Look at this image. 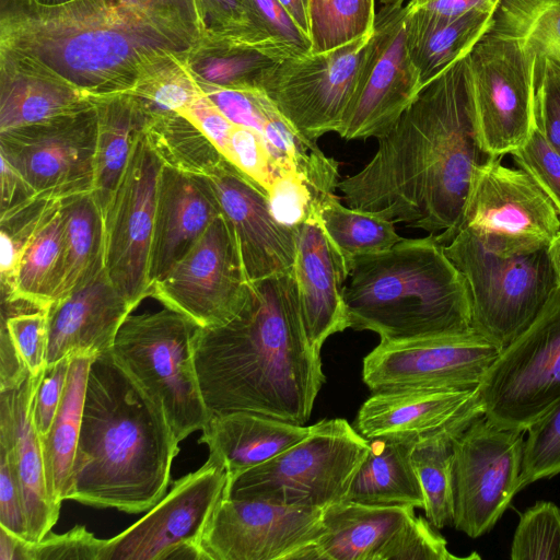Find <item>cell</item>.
<instances>
[{
    "instance_id": "6da1fadb",
    "label": "cell",
    "mask_w": 560,
    "mask_h": 560,
    "mask_svg": "<svg viewBox=\"0 0 560 560\" xmlns=\"http://www.w3.org/2000/svg\"><path fill=\"white\" fill-rule=\"evenodd\" d=\"M480 144L467 56L427 84L373 158L338 183L346 205L436 234L456 231L477 171L494 160Z\"/></svg>"
},
{
    "instance_id": "7a4b0ae2",
    "label": "cell",
    "mask_w": 560,
    "mask_h": 560,
    "mask_svg": "<svg viewBox=\"0 0 560 560\" xmlns=\"http://www.w3.org/2000/svg\"><path fill=\"white\" fill-rule=\"evenodd\" d=\"M201 37L161 0H1L0 51L39 66L93 101L127 93L147 65L186 52Z\"/></svg>"
},
{
    "instance_id": "3957f363",
    "label": "cell",
    "mask_w": 560,
    "mask_h": 560,
    "mask_svg": "<svg viewBox=\"0 0 560 560\" xmlns=\"http://www.w3.org/2000/svg\"><path fill=\"white\" fill-rule=\"evenodd\" d=\"M194 355L210 415L253 412L299 425L325 383L307 339L292 270L249 281L229 323L197 330Z\"/></svg>"
},
{
    "instance_id": "277c9868",
    "label": "cell",
    "mask_w": 560,
    "mask_h": 560,
    "mask_svg": "<svg viewBox=\"0 0 560 560\" xmlns=\"http://www.w3.org/2000/svg\"><path fill=\"white\" fill-rule=\"evenodd\" d=\"M179 442L162 408L110 351L90 365L68 500L126 513L164 495Z\"/></svg>"
},
{
    "instance_id": "5b68a950",
    "label": "cell",
    "mask_w": 560,
    "mask_h": 560,
    "mask_svg": "<svg viewBox=\"0 0 560 560\" xmlns=\"http://www.w3.org/2000/svg\"><path fill=\"white\" fill-rule=\"evenodd\" d=\"M444 246L429 234L355 257L343 289L349 328L381 340L474 330L466 281Z\"/></svg>"
},
{
    "instance_id": "8992f818",
    "label": "cell",
    "mask_w": 560,
    "mask_h": 560,
    "mask_svg": "<svg viewBox=\"0 0 560 560\" xmlns=\"http://www.w3.org/2000/svg\"><path fill=\"white\" fill-rule=\"evenodd\" d=\"M548 246L493 250L468 229L444 246L466 281L472 329L502 350L529 327L558 287Z\"/></svg>"
},
{
    "instance_id": "52a82bcc",
    "label": "cell",
    "mask_w": 560,
    "mask_h": 560,
    "mask_svg": "<svg viewBox=\"0 0 560 560\" xmlns=\"http://www.w3.org/2000/svg\"><path fill=\"white\" fill-rule=\"evenodd\" d=\"M162 305L150 313L136 315L132 311L121 324L110 353L162 408L180 442L201 430L211 416L195 364L194 340L199 326Z\"/></svg>"
},
{
    "instance_id": "ba28073f",
    "label": "cell",
    "mask_w": 560,
    "mask_h": 560,
    "mask_svg": "<svg viewBox=\"0 0 560 560\" xmlns=\"http://www.w3.org/2000/svg\"><path fill=\"white\" fill-rule=\"evenodd\" d=\"M369 448L346 419H324L299 443L226 482L223 497L324 510L346 500Z\"/></svg>"
},
{
    "instance_id": "9c48e42d",
    "label": "cell",
    "mask_w": 560,
    "mask_h": 560,
    "mask_svg": "<svg viewBox=\"0 0 560 560\" xmlns=\"http://www.w3.org/2000/svg\"><path fill=\"white\" fill-rule=\"evenodd\" d=\"M467 60L479 142L495 156L510 154L536 128L537 54L491 25Z\"/></svg>"
},
{
    "instance_id": "30bf717a",
    "label": "cell",
    "mask_w": 560,
    "mask_h": 560,
    "mask_svg": "<svg viewBox=\"0 0 560 560\" xmlns=\"http://www.w3.org/2000/svg\"><path fill=\"white\" fill-rule=\"evenodd\" d=\"M478 394L487 419L525 432L560 399V287L529 327L500 352Z\"/></svg>"
},
{
    "instance_id": "8fae6325",
    "label": "cell",
    "mask_w": 560,
    "mask_h": 560,
    "mask_svg": "<svg viewBox=\"0 0 560 560\" xmlns=\"http://www.w3.org/2000/svg\"><path fill=\"white\" fill-rule=\"evenodd\" d=\"M525 431L485 415L453 441V525L470 538L488 533L517 493Z\"/></svg>"
},
{
    "instance_id": "7c38bea8",
    "label": "cell",
    "mask_w": 560,
    "mask_h": 560,
    "mask_svg": "<svg viewBox=\"0 0 560 560\" xmlns=\"http://www.w3.org/2000/svg\"><path fill=\"white\" fill-rule=\"evenodd\" d=\"M94 104L46 121L0 131V156L38 200L63 201L94 190Z\"/></svg>"
},
{
    "instance_id": "4fadbf2b",
    "label": "cell",
    "mask_w": 560,
    "mask_h": 560,
    "mask_svg": "<svg viewBox=\"0 0 560 560\" xmlns=\"http://www.w3.org/2000/svg\"><path fill=\"white\" fill-rule=\"evenodd\" d=\"M373 34V33H372ZM371 35L275 65L260 90L306 139L338 132L354 93Z\"/></svg>"
},
{
    "instance_id": "5bb4252c",
    "label": "cell",
    "mask_w": 560,
    "mask_h": 560,
    "mask_svg": "<svg viewBox=\"0 0 560 560\" xmlns=\"http://www.w3.org/2000/svg\"><path fill=\"white\" fill-rule=\"evenodd\" d=\"M501 159L495 158L475 174L453 236L468 229L493 250L549 245L560 231L559 212L527 173L502 165Z\"/></svg>"
},
{
    "instance_id": "9a60e30c",
    "label": "cell",
    "mask_w": 560,
    "mask_h": 560,
    "mask_svg": "<svg viewBox=\"0 0 560 560\" xmlns=\"http://www.w3.org/2000/svg\"><path fill=\"white\" fill-rule=\"evenodd\" d=\"M162 166L141 133L103 211L105 271L114 287L136 306L151 295L150 258Z\"/></svg>"
},
{
    "instance_id": "2e32d148",
    "label": "cell",
    "mask_w": 560,
    "mask_h": 560,
    "mask_svg": "<svg viewBox=\"0 0 560 560\" xmlns=\"http://www.w3.org/2000/svg\"><path fill=\"white\" fill-rule=\"evenodd\" d=\"M380 9L354 93L337 132L346 140L378 139L423 89L406 44L405 3Z\"/></svg>"
},
{
    "instance_id": "e0dca14e",
    "label": "cell",
    "mask_w": 560,
    "mask_h": 560,
    "mask_svg": "<svg viewBox=\"0 0 560 560\" xmlns=\"http://www.w3.org/2000/svg\"><path fill=\"white\" fill-rule=\"evenodd\" d=\"M249 281L220 214L196 245L151 287V296L201 328L222 326L245 303Z\"/></svg>"
},
{
    "instance_id": "ac0fdd59",
    "label": "cell",
    "mask_w": 560,
    "mask_h": 560,
    "mask_svg": "<svg viewBox=\"0 0 560 560\" xmlns=\"http://www.w3.org/2000/svg\"><path fill=\"white\" fill-rule=\"evenodd\" d=\"M501 351L475 330L381 340L363 359L362 376L373 392L406 387L472 389Z\"/></svg>"
},
{
    "instance_id": "d6986e66",
    "label": "cell",
    "mask_w": 560,
    "mask_h": 560,
    "mask_svg": "<svg viewBox=\"0 0 560 560\" xmlns=\"http://www.w3.org/2000/svg\"><path fill=\"white\" fill-rule=\"evenodd\" d=\"M323 532L320 509L222 497L200 546L208 560H296Z\"/></svg>"
},
{
    "instance_id": "ffe728a7",
    "label": "cell",
    "mask_w": 560,
    "mask_h": 560,
    "mask_svg": "<svg viewBox=\"0 0 560 560\" xmlns=\"http://www.w3.org/2000/svg\"><path fill=\"white\" fill-rule=\"evenodd\" d=\"M226 482L224 466L209 456L199 469L176 480L144 516L106 539L100 560H166L183 544H200Z\"/></svg>"
},
{
    "instance_id": "44dd1931",
    "label": "cell",
    "mask_w": 560,
    "mask_h": 560,
    "mask_svg": "<svg viewBox=\"0 0 560 560\" xmlns=\"http://www.w3.org/2000/svg\"><path fill=\"white\" fill-rule=\"evenodd\" d=\"M206 178L233 234L248 281L292 270L294 229L275 217L268 194L229 160Z\"/></svg>"
},
{
    "instance_id": "7402d4cb",
    "label": "cell",
    "mask_w": 560,
    "mask_h": 560,
    "mask_svg": "<svg viewBox=\"0 0 560 560\" xmlns=\"http://www.w3.org/2000/svg\"><path fill=\"white\" fill-rule=\"evenodd\" d=\"M292 273L304 329L320 351L334 334L349 328L343 289L350 273L346 260L324 231L317 211L294 228Z\"/></svg>"
},
{
    "instance_id": "603a6c76",
    "label": "cell",
    "mask_w": 560,
    "mask_h": 560,
    "mask_svg": "<svg viewBox=\"0 0 560 560\" xmlns=\"http://www.w3.org/2000/svg\"><path fill=\"white\" fill-rule=\"evenodd\" d=\"M44 372L30 375L18 387L0 390V445L10 453L22 491L27 539L34 542L50 533L60 512L48 495L40 438L33 419Z\"/></svg>"
},
{
    "instance_id": "cb8c5ba5",
    "label": "cell",
    "mask_w": 560,
    "mask_h": 560,
    "mask_svg": "<svg viewBox=\"0 0 560 560\" xmlns=\"http://www.w3.org/2000/svg\"><path fill=\"white\" fill-rule=\"evenodd\" d=\"M137 307L114 287L104 269L49 306L47 365L65 357L110 351L121 324Z\"/></svg>"
},
{
    "instance_id": "d4e9b609",
    "label": "cell",
    "mask_w": 560,
    "mask_h": 560,
    "mask_svg": "<svg viewBox=\"0 0 560 560\" xmlns=\"http://www.w3.org/2000/svg\"><path fill=\"white\" fill-rule=\"evenodd\" d=\"M220 215L206 177L162 166L150 258V282L162 278Z\"/></svg>"
},
{
    "instance_id": "484cf974",
    "label": "cell",
    "mask_w": 560,
    "mask_h": 560,
    "mask_svg": "<svg viewBox=\"0 0 560 560\" xmlns=\"http://www.w3.org/2000/svg\"><path fill=\"white\" fill-rule=\"evenodd\" d=\"M481 405L478 387H406L374 392L360 407L355 429L368 440H418Z\"/></svg>"
},
{
    "instance_id": "4316f807",
    "label": "cell",
    "mask_w": 560,
    "mask_h": 560,
    "mask_svg": "<svg viewBox=\"0 0 560 560\" xmlns=\"http://www.w3.org/2000/svg\"><path fill=\"white\" fill-rule=\"evenodd\" d=\"M415 515L413 505L345 500L323 510L324 532L296 560H380L385 546Z\"/></svg>"
},
{
    "instance_id": "83f0119b",
    "label": "cell",
    "mask_w": 560,
    "mask_h": 560,
    "mask_svg": "<svg viewBox=\"0 0 560 560\" xmlns=\"http://www.w3.org/2000/svg\"><path fill=\"white\" fill-rule=\"evenodd\" d=\"M201 431L199 443L224 466L229 482L305 439L311 425L240 411L211 415Z\"/></svg>"
},
{
    "instance_id": "f1b7e54d",
    "label": "cell",
    "mask_w": 560,
    "mask_h": 560,
    "mask_svg": "<svg viewBox=\"0 0 560 560\" xmlns=\"http://www.w3.org/2000/svg\"><path fill=\"white\" fill-rule=\"evenodd\" d=\"M94 101L54 73L0 51V131L70 114Z\"/></svg>"
},
{
    "instance_id": "f546056e",
    "label": "cell",
    "mask_w": 560,
    "mask_h": 560,
    "mask_svg": "<svg viewBox=\"0 0 560 560\" xmlns=\"http://www.w3.org/2000/svg\"><path fill=\"white\" fill-rule=\"evenodd\" d=\"M406 44L422 88L466 57L491 27L492 12L470 11L446 19L405 5Z\"/></svg>"
},
{
    "instance_id": "4dcf8cb0",
    "label": "cell",
    "mask_w": 560,
    "mask_h": 560,
    "mask_svg": "<svg viewBox=\"0 0 560 560\" xmlns=\"http://www.w3.org/2000/svg\"><path fill=\"white\" fill-rule=\"evenodd\" d=\"M284 59L270 45L236 36H202L187 52L200 84L238 90H260L265 74Z\"/></svg>"
},
{
    "instance_id": "1f68e13d",
    "label": "cell",
    "mask_w": 560,
    "mask_h": 560,
    "mask_svg": "<svg viewBox=\"0 0 560 560\" xmlns=\"http://www.w3.org/2000/svg\"><path fill=\"white\" fill-rule=\"evenodd\" d=\"M369 442L346 500L423 509V492L411 460L417 440L376 438Z\"/></svg>"
},
{
    "instance_id": "d6a6232c",
    "label": "cell",
    "mask_w": 560,
    "mask_h": 560,
    "mask_svg": "<svg viewBox=\"0 0 560 560\" xmlns=\"http://www.w3.org/2000/svg\"><path fill=\"white\" fill-rule=\"evenodd\" d=\"M95 357L72 355L65 393L56 417L40 438L48 495L60 509L68 500L75 457L89 370Z\"/></svg>"
},
{
    "instance_id": "836d02e7",
    "label": "cell",
    "mask_w": 560,
    "mask_h": 560,
    "mask_svg": "<svg viewBox=\"0 0 560 560\" xmlns=\"http://www.w3.org/2000/svg\"><path fill=\"white\" fill-rule=\"evenodd\" d=\"M96 110L93 194L102 211L116 190L147 118L127 93L94 101Z\"/></svg>"
},
{
    "instance_id": "e575fe53",
    "label": "cell",
    "mask_w": 560,
    "mask_h": 560,
    "mask_svg": "<svg viewBox=\"0 0 560 560\" xmlns=\"http://www.w3.org/2000/svg\"><path fill=\"white\" fill-rule=\"evenodd\" d=\"M60 210L63 245L55 302L84 287L105 269L104 218L93 191L61 201Z\"/></svg>"
},
{
    "instance_id": "d590c367",
    "label": "cell",
    "mask_w": 560,
    "mask_h": 560,
    "mask_svg": "<svg viewBox=\"0 0 560 560\" xmlns=\"http://www.w3.org/2000/svg\"><path fill=\"white\" fill-rule=\"evenodd\" d=\"M61 201H51L25 238L18 262L15 294L7 304L48 308L56 300L63 245Z\"/></svg>"
},
{
    "instance_id": "8d00e7d4",
    "label": "cell",
    "mask_w": 560,
    "mask_h": 560,
    "mask_svg": "<svg viewBox=\"0 0 560 560\" xmlns=\"http://www.w3.org/2000/svg\"><path fill=\"white\" fill-rule=\"evenodd\" d=\"M481 415L483 408L479 405L448 425L418 439L411 453L423 492L425 517L436 529L453 525V441Z\"/></svg>"
},
{
    "instance_id": "74e56055",
    "label": "cell",
    "mask_w": 560,
    "mask_h": 560,
    "mask_svg": "<svg viewBox=\"0 0 560 560\" xmlns=\"http://www.w3.org/2000/svg\"><path fill=\"white\" fill-rule=\"evenodd\" d=\"M48 308L2 304L0 390L18 387L30 375L35 376L46 369Z\"/></svg>"
},
{
    "instance_id": "f35d334b",
    "label": "cell",
    "mask_w": 560,
    "mask_h": 560,
    "mask_svg": "<svg viewBox=\"0 0 560 560\" xmlns=\"http://www.w3.org/2000/svg\"><path fill=\"white\" fill-rule=\"evenodd\" d=\"M143 137L164 166L207 177L226 160L213 142L184 114L149 118Z\"/></svg>"
},
{
    "instance_id": "ab89813d",
    "label": "cell",
    "mask_w": 560,
    "mask_h": 560,
    "mask_svg": "<svg viewBox=\"0 0 560 560\" xmlns=\"http://www.w3.org/2000/svg\"><path fill=\"white\" fill-rule=\"evenodd\" d=\"M188 51L155 58L141 70L127 92L147 119L183 113L203 93L188 66Z\"/></svg>"
},
{
    "instance_id": "60d3db41",
    "label": "cell",
    "mask_w": 560,
    "mask_h": 560,
    "mask_svg": "<svg viewBox=\"0 0 560 560\" xmlns=\"http://www.w3.org/2000/svg\"><path fill=\"white\" fill-rule=\"evenodd\" d=\"M317 215L350 270L355 257L388 249L404 238L396 232L394 222L343 206L336 192L320 200Z\"/></svg>"
},
{
    "instance_id": "b9f144b4",
    "label": "cell",
    "mask_w": 560,
    "mask_h": 560,
    "mask_svg": "<svg viewBox=\"0 0 560 560\" xmlns=\"http://www.w3.org/2000/svg\"><path fill=\"white\" fill-rule=\"evenodd\" d=\"M492 26L560 65V0H501Z\"/></svg>"
},
{
    "instance_id": "7bdbcfd3",
    "label": "cell",
    "mask_w": 560,
    "mask_h": 560,
    "mask_svg": "<svg viewBox=\"0 0 560 560\" xmlns=\"http://www.w3.org/2000/svg\"><path fill=\"white\" fill-rule=\"evenodd\" d=\"M376 0H311V52L331 50L371 35Z\"/></svg>"
},
{
    "instance_id": "ee69618b",
    "label": "cell",
    "mask_w": 560,
    "mask_h": 560,
    "mask_svg": "<svg viewBox=\"0 0 560 560\" xmlns=\"http://www.w3.org/2000/svg\"><path fill=\"white\" fill-rule=\"evenodd\" d=\"M510 557L513 560H560L558 505L537 501L520 515Z\"/></svg>"
},
{
    "instance_id": "f6af8a7d",
    "label": "cell",
    "mask_w": 560,
    "mask_h": 560,
    "mask_svg": "<svg viewBox=\"0 0 560 560\" xmlns=\"http://www.w3.org/2000/svg\"><path fill=\"white\" fill-rule=\"evenodd\" d=\"M525 433L517 492L560 474V399Z\"/></svg>"
},
{
    "instance_id": "bcb514c9",
    "label": "cell",
    "mask_w": 560,
    "mask_h": 560,
    "mask_svg": "<svg viewBox=\"0 0 560 560\" xmlns=\"http://www.w3.org/2000/svg\"><path fill=\"white\" fill-rule=\"evenodd\" d=\"M223 155L267 194L280 177L295 172L276 159L259 132L240 125L232 129Z\"/></svg>"
},
{
    "instance_id": "7dc6e473",
    "label": "cell",
    "mask_w": 560,
    "mask_h": 560,
    "mask_svg": "<svg viewBox=\"0 0 560 560\" xmlns=\"http://www.w3.org/2000/svg\"><path fill=\"white\" fill-rule=\"evenodd\" d=\"M472 553L468 557L453 555L446 539L427 517L416 514L402 526L383 549L380 560H462L479 559Z\"/></svg>"
},
{
    "instance_id": "c3c4849f",
    "label": "cell",
    "mask_w": 560,
    "mask_h": 560,
    "mask_svg": "<svg viewBox=\"0 0 560 560\" xmlns=\"http://www.w3.org/2000/svg\"><path fill=\"white\" fill-rule=\"evenodd\" d=\"M255 31L285 58L311 52L312 42L277 0H248Z\"/></svg>"
},
{
    "instance_id": "681fc988",
    "label": "cell",
    "mask_w": 560,
    "mask_h": 560,
    "mask_svg": "<svg viewBox=\"0 0 560 560\" xmlns=\"http://www.w3.org/2000/svg\"><path fill=\"white\" fill-rule=\"evenodd\" d=\"M105 544L106 539L77 525L61 535L49 533L36 542L24 539L22 560H100Z\"/></svg>"
},
{
    "instance_id": "f907efd6",
    "label": "cell",
    "mask_w": 560,
    "mask_h": 560,
    "mask_svg": "<svg viewBox=\"0 0 560 560\" xmlns=\"http://www.w3.org/2000/svg\"><path fill=\"white\" fill-rule=\"evenodd\" d=\"M551 200L560 214V154L535 128L528 139L510 153Z\"/></svg>"
},
{
    "instance_id": "816d5d0a",
    "label": "cell",
    "mask_w": 560,
    "mask_h": 560,
    "mask_svg": "<svg viewBox=\"0 0 560 560\" xmlns=\"http://www.w3.org/2000/svg\"><path fill=\"white\" fill-rule=\"evenodd\" d=\"M199 13L202 36L246 37L272 46L255 31L248 0H199Z\"/></svg>"
},
{
    "instance_id": "f5cc1de1",
    "label": "cell",
    "mask_w": 560,
    "mask_h": 560,
    "mask_svg": "<svg viewBox=\"0 0 560 560\" xmlns=\"http://www.w3.org/2000/svg\"><path fill=\"white\" fill-rule=\"evenodd\" d=\"M72 357H65L47 365L38 384L33 409V419L39 436L45 435L59 409L65 393Z\"/></svg>"
},
{
    "instance_id": "db71d44e",
    "label": "cell",
    "mask_w": 560,
    "mask_h": 560,
    "mask_svg": "<svg viewBox=\"0 0 560 560\" xmlns=\"http://www.w3.org/2000/svg\"><path fill=\"white\" fill-rule=\"evenodd\" d=\"M0 527L27 539L21 487L8 448L0 445ZM28 540V539H27Z\"/></svg>"
},
{
    "instance_id": "11a10c76",
    "label": "cell",
    "mask_w": 560,
    "mask_h": 560,
    "mask_svg": "<svg viewBox=\"0 0 560 560\" xmlns=\"http://www.w3.org/2000/svg\"><path fill=\"white\" fill-rule=\"evenodd\" d=\"M182 114L187 116L223 154L235 124L205 94H200Z\"/></svg>"
},
{
    "instance_id": "9f6ffc18",
    "label": "cell",
    "mask_w": 560,
    "mask_h": 560,
    "mask_svg": "<svg viewBox=\"0 0 560 560\" xmlns=\"http://www.w3.org/2000/svg\"><path fill=\"white\" fill-rule=\"evenodd\" d=\"M536 129L560 154V104L547 84L537 78Z\"/></svg>"
},
{
    "instance_id": "6f0895ef",
    "label": "cell",
    "mask_w": 560,
    "mask_h": 560,
    "mask_svg": "<svg viewBox=\"0 0 560 560\" xmlns=\"http://www.w3.org/2000/svg\"><path fill=\"white\" fill-rule=\"evenodd\" d=\"M1 161V213L0 220L5 219L37 201L31 188L26 185L14 167L3 158Z\"/></svg>"
},
{
    "instance_id": "680465c9",
    "label": "cell",
    "mask_w": 560,
    "mask_h": 560,
    "mask_svg": "<svg viewBox=\"0 0 560 560\" xmlns=\"http://www.w3.org/2000/svg\"><path fill=\"white\" fill-rule=\"evenodd\" d=\"M501 0H406L408 10H419L436 16L454 19L470 11L495 13Z\"/></svg>"
},
{
    "instance_id": "91938a15",
    "label": "cell",
    "mask_w": 560,
    "mask_h": 560,
    "mask_svg": "<svg viewBox=\"0 0 560 560\" xmlns=\"http://www.w3.org/2000/svg\"><path fill=\"white\" fill-rule=\"evenodd\" d=\"M295 24L310 36L311 0H277Z\"/></svg>"
},
{
    "instance_id": "94428289",
    "label": "cell",
    "mask_w": 560,
    "mask_h": 560,
    "mask_svg": "<svg viewBox=\"0 0 560 560\" xmlns=\"http://www.w3.org/2000/svg\"><path fill=\"white\" fill-rule=\"evenodd\" d=\"M537 78L547 84L560 104V65L548 58L538 61Z\"/></svg>"
},
{
    "instance_id": "6125c7cd",
    "label": "cell",
    "mask_w": 560,
    "mask_h": 560,
    "mask_svg": "<svg viewBox=\"0 0 560 560\" xmlns=\"http://www.w3.org/2000/svg\"><path fill=\"white\" fill-rule=\"evenodd\" d=\"M166 7L178 13L187 22L197 27L201 35L199 0H161Z\"/></svg>"
},
{
    "instance_id": "be15d7a7",
    "label": "cell",
    "mask_w": 560,
    "mask_h": 560,
    "mask_svg": "<svg viewBox=\"0 0 560 560\" xmlns=\"http://www.w3.org/2000/svg\"><path fill=\"white\" fill-rule=\"evenodd\" d=\"M23 538L0 527V560H22Z\"/></svg>"
},
{
    "instance_id": "e7e4bbea",
    "label": "cell",
    "mask_w": 560,
    "mask_h": 560,
    "mask_svg": "<svg viewBox=\"0 0 560 560\" xmlns=\"http://www.w3.org/2000/svg\"><path fill=\"white\" fill-rule=\"evenodd\" d=\"M548 253L556 272L558 287H560V231L549 243Z\"/></svg>"
},
{
    "instance_id": "03108f58",
    "label": "cell",
    "mask_w": 560,
    "mask_h": 560,
    "mask_svg": "<svg viewBox=\"0 0 560 560\" xmlns=\"http://www.w3.org/2000/svg\"><path fill=\"white\" fill-rule=\"evenodd\" d=\"M27 1L35 2L38 4H44V5H57V4H62L66 2L72 1V0H27Z\"/></svg>"
},
{
    "instance_id": "003e7915",
    "label": "cell",
    "mask_w": 560,
    "mask_h": 560,
    "mask_svg": "<svg viewBox=\"0 0 560 560\" xmlns=\"http://www.w3.org/2000/svg\"><path fill=\"white\" fill-rule=\"evenodd\" d=\"M376 2L380 3V5H393V4H402L406 2V0H376Z\"/></svg>"
}]
</instances>
